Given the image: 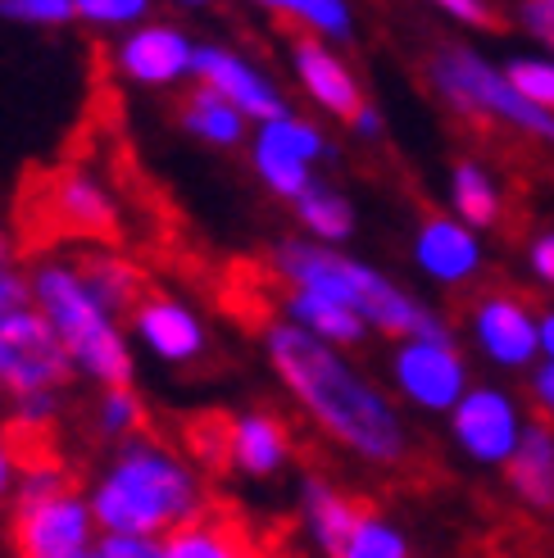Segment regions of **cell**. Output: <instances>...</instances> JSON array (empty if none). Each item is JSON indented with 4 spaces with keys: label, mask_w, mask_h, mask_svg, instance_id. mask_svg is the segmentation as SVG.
<instances>
[{
    "label": "cell",
    "mask_w": 554,
    "mask_h": 558,
    "mask_svg": "<svg viewBox=\"0 0 554 558\" xmlns=\"http://www.w3.org/2000/svg\"><path fill=\"white\" fill-rule=\"evenodd\" d=\"M264 354L277 381L287 386V396L310 413V423L332 445H341L346 454L373 468H400L409 459V432L400 409L350 359H341L337 345L282 318L264 327Z\"/></svg>",
    "instance_id": "obj_1"
},
{
    "label": "cell",
    "mask_w": 554,
    "mask_h": 558,
    "mask_svg": "<svg viewBox=\"0 0 554 558\" xmlns=\"http://www.w3.org/2000/svg\"><path fill=\"white\" fill-rule=\"evenodd\" d=\"M100 532L169 536L173 526L205 513V486L178 450L136 432L115 445L87 490Z\"/></svg>",
    "instance_id": "obj_2"
},
{
    "label": "cell",
    "mask_w": 554,
    "mask_h": 558,
    "mask_svg": "<svg viewBox=\"0 0 554 558\" xmlns=\"http://www.w3.org/2000/svg\"><path fill=\"white\" fill-rule=\"evenodd\" d=\"M268 264H273V272L282 277L287 287L341 300L369 327L386 331V337H396V341H409V337L455 341L446 318L423 310V304L413 300L409 291H400L392 277H382L369 264L341 255L337 245H323V241H277Z\"/></svg>",
    "instance_id": "obj_3"
},
{
    "label": "cell",
    "mask_w": 554,
    "mask_h": 558,
    "mask_svg": "<svg viewBox=\"0 0 554 558\" xmlns=\"http://www.w3.org/2000/svg\"><path fill=\"white\" fill-rule=\"evenodd\" d=\"M27 291L41 318L55 327V337L64 341L77 377L96 386H128L136 373L132 359V337L123 331V318L92 295L82 282L73 255H50L27 268Z\"/></svg>",
    "instance_id": "obj_4"
},
{
    "label": "cell",
    "mask_w": 554,
    "mask_h": 558,
    "mask_svg": "<svg viewBox=\"0 0 554 558\" xmlns=\"http://www.w3.org/2000/svg\"><path fill=\"white\" fill-rule=\"evenodd\" d=\"M96 541L100 522L87 490H77L55 459H23L10 499L14 558H77Z\"/></svg>",
    "instance_id": "obj_5"
},
{
    "label": "cell",
    "mask_w": 554,
    "mask_h": 558,
    "mask_svg": "<svg viewBox=\"0 0 554 558\" xmlns=\"http://www.w3.org/2000/svg\"><path fill=\"white\" fill-rule=\"evenodd\" d=\"M427 87L446 100L455 114L509 128L518 136H532L541 146H554V114L522 96L505 69H495L491 60L473 46H436L427 54Z\"/></svg>",
    "instance_id": "obj_6"
},
{
    "label": "cell",
    "mask_w": 554,
    "mask_h": 558,
    "mask_svg": "<svg viewBox=\"0 0 554 558\" xmlns=\"http://www.w3.org/2000/svg\"><path fill=\"white\" fill-rule=\"evenodd\" d=\"M73 377V359L37 304L0 318V396L23 400L37 390H69Z\"/></svg>",
    "instance_id": "obj_7"
},
{
    "label": "cell",
    "mask_w": 554,
    "mask_h": 558,
    "mask_svg": "<svg viewBox=\"0 0 554 558\" xmlns=\"http://www.w3.org/2000/svg\"><path fill=\"white\" fill-rule=\"evenodd\" d=\"M327 155V136L310 119H268L251 136V163L260 182L277 201H296L304 186H314V163Z\"/></svg>",
    "instance_id": "obj_8"
},
{
    "label": "cell",
    "mask_w": 554,
    "mask_h": 558,
    "mask_svg": "<svg viewBox=\"0 0 554 558\" xmlns=\"http://www.w3.org/2000/svg\"><path fill=\"white\" fill-rule=\"evenodd\" d=\"M392 381L400 400L423 413H450L468 390V359L455 341H423L409 337L392 354Z\"/></svg>",
    "instance_id": "obj_9"
},
{
    "label": "cell",
    "mask_w": 554,
    "mask_h": 558,
    "mask_svg": "<svg viewBox=\"0 0 554 558\" xmlns=\"http://www.w3.org/2000/svg\"><path fill=\"white\" fill-rule=\"evenodd\" d=\"M191 64H196V41H191L178 23L146 19V23L128 27V33H119L115 73L123 82H132V87L169 92L191 77Z\"/></svg>",
    "instance_id": "obj_10"
},
{
    "label": "cell",
    "mask_w": 554,
    "mask_h": 558,
    "mask_svg": "<svg viewBox=\"0 0 554 558\" xmlns=\"http://www.w3.org/2000/svg\"><path fill=\"white\" fill-rule=\"evenodd\" d=\"M522 423L528 417L518 413L514 396L501 386H468L459 404L450 409L455 445L473 463H486V468H505V459L514 454V445L522 436Z\"/></svg>",
    "instance_id": "obj_11"
},
{
    "label": "cell",
    "mask_w": 554,
    "mask_h": 558,
    "mask_svg": "<svg viewBox=\"0 0 554 558\" xmlns=\"http://www.w3.org/2000/svg\"><path fill=\"white\" fill-rule=\"evenodd\" d=\"M468 327L495 368H532L541 359V310L514 291H482L468 310Z\"/></svg>",
    "instance_id": "obj_12"
},
{
    "label": "cell",
    "mask_w": 554,
    "mask_h": 558,
    "mask_svg": "<svg viewBox=\"0 0 554 558\" xmlns=\"http://www.w3.org/2000/svg\"><path fill=\"white\" fill-rule=\"evenodd\" d=\"M128 337L150 359L173 364V368L196 364V359H205V350H209V331H205L201 314L191 310V304H182L178 295H164V291H146L132 304Z\"/></svg>",
    "instance_id": "obj_13"
},
{
    "label": "cell",
    "mask_w": 554,
    "mask_h": 558,
    "mask_svg": "<svg viewBox=\"0 0 554 558\" xmlns=\"http://www.w3.org/2000/svg\"><path fill=\"white\" fill-rule=\"evenodd\" d=\"M41 201H46V218L64 236H82V241L105 245L109 236L119 232V201H115V191H109L92 169H82V163L55 173L46 182V191H41Z\"/></svg>",
    "instance_id": "obj_14"
},
{
    "label": "cell",
    "mask_w": 554,
    "mask_h": 558,
    "mask_svg": "<svg viewBox=\"0 0 554 558\" xmlns=\"http://www.w3.org/2000/svg\"><path fill=\"white\" fill-rule=\"evenodd\" d=\"M191 77H196L201 87L218 92L224 100H232L251 123H268V119L291 114L282 92H277L251 60H241V54L228 50V46H196V64H191Z\"/></svg>",
    "instance_id": "obj_15"
},
{
    "label": "cell",
    "mask_w": 554,
    "mask_h": 558,
    "mask_svg": "<svg viewBox=\"0 0 554 558\" xmlns=\"http://www.w3.org/2000/svg\"><path fill=\"white\" fill-rule=\"evenodd\" d=\"M413 264L441 287H463L482 272V241L455 214H427L413 232Z\"/></svg>",
    "instance_id": "obj_16"
},
{
    "label": "cell",
    "mask_w": 554,
    "mask_h": 558,
    "mask_svg": "<svg viewBox=\"0 0 554 558\" xmlns=\"http://www.w3.org/2000/svg\"><path fill=\"white\" fill-rule=\"evenodd\" d=\"M291 69L300 77L304 96H310L318 109H327L332 119H354L359 105H364V92H359V77L350 73V64L341 54H332L323 37L314 33H300L291 41Z\"/></svg>",
    "instance_id": "obj_17"
},
{
    "label": "cell",
    "mask_w": 554,
    "mask_h": 558,
    "mask_svg": "<svg viewBox=\"0 0 554 558\" xmlns=\"http://www.w3.org/2000/svg\"><path fill=\"white\" fill-rule=\"evenodd\" d=\"M291 459V432L277 413L251 409L228 417V468L241 477H273Z\"/></svg>",
    "instance_id": "obj_18"
},
{
    "label": "cell",
    "mask_w": 554,
    "mask_h": 558,
    "mask_svg": "<svg viewBox=\"0 0 554 558\" xmlns=\"http://www.w3.org/2000/svg\"><path fill=\"white\" fill-rule=\"evenodd\" d=\"M505 482L528 509H554V423L528 417L514 454L505 459Z\"/></svg>",
    "instance_id": "obj_19"
},
{
    "label": "cell",
    "mask_w": 554,
    "mask_h": 558,
    "mask_svg": "<svg viewBox=\"0 0 554 558\" xmlns=\"http://www.w3.org/2000/svg\"><path fill=\"white\" fill-rule=\"evenodd\" d=\"M300 505H304V526H310L314 545L327 554V558H341L354 522L364 518V505L354 495L337 490L327 477H304L300 482Z\"/></svg>",
    "instance_id": "obj_20"
},
{
    "label": "cell",
    "mask_w": 554,
    "mask_h": 558,
    "mask_svg": "<svg viewBox=\"0 0 554 558\" xmlns=\"http://www.w3.org/2000/svg\"><path fill=\"white\" fill-rule=\"evenodd\" d=\"M73 264L82 272V282L92 287V295L105 304V310H115L119 318H128L132 304L146 295L142 268H136L128 255H119V250H109V245L82 250V255H73Z\"/></svg>",
    "instance_id": "obj_21"
},
{
    "label": "cell",
    "mask_w": 554,
    "mask_h": 558,
    "mask_svg": "<svg viewBox=\"0 0 554 558\" xmlns=\"http://www.w3.org/2000/svg\"><path fill=\"white\" fill-rule=\"evenodd\" d=\"M287 318L304 331H314L318 341L337 345V350H350L369 337V323L359 318L350 304L332 300V295H318V291H296L287 287Z\"/></svg>",
    "instance_id": "obj_22"
},
{
    "label": "cell",
    "mask_w": 554,
    "mask_h": 558,
    "mask_svg": "<svg viewBox=\"0 0 554 558\" xmlns=\"http://www.w3.org/2000/svg\"><path fill=\"white\" fill-rule=\"evenodd\" d=\"M178 123H182L186 136H196V142H205L214 150H232V146L245 142V123L251 119H245L232 100H224L218 92H209L196 82L178 105Z\"/></svg>",
    "instance_id": "obj_23"
},
{
    "label": "cell",
    "mask_w": 554,
    "mask_h": 558,
    "mask_svg": "<svg viewBox=\"0 0 554 558\" xmlns=\"http://www.w3.org/2000/svg\"><path fill=\"white\" fill-rule=\"evenodd\" d=\"M164 549H169V558H260L241 526H232V518H214L209 509L173 526L164 536Z\"/></svg>",
    "instance_id": "obj_24"
},
{
    "label": "cell",
    "mask_w": 554,
    "mask_h": 558,
    "mask_svg": "<svg viewBox=\"0 0 554 558\" xmlns=\"http://www.w3.org/2000/svg\"><path fill=\"white\" fill-rule=\"evenodd\" d=\"M450 209L473 232L501 222V186H495V178L482 169V163H473V159L455 163V173H450Z\"/></svg>",
    "instance_id": "obj_25"
},
{
    "label": "cell",
    "mask_w": 554,
    "mask_h": 558,
    "mask_svg": "<svg viewBox=\"0 0 554 558\" xmlns=\"http://www.w3.org/2000/svg\"><path fill=\"white\" fill-rule=\"evenodd\" d=\"M296 218H300V228L310 232V241H323V245H341L350 232H354V209L341 191H332L323 182L314 186H304L296 195Z\"/></svg>",
    "instance_id": "obj_26"
},
{
    "label": "cell",
    "mask_w": 554,
    "mask_h": 558,
    "mask_svg": "<svg viewBox=\"0 0 554 558\" xmlns=\"http://www.w3.org/2000/svg\"><path fill=\"white\" fill-rule=\"evenodd\" d=\"M260 10L300 23L304 33H314L323 41H350L354 37V14L350 0H255Z\"/></svg>",
    "instance_id": "obj_27"
},
{
    "label": "cell",
    "mask_w": 554,
    "mask_h": 558,
    "mask_svg": "<svg viewBox=\"0 0 554 558\" xmlns=\"http://www.w3.org/2000/svg\"><path fill=\"white\" fill-rule=\"evenodd\" d=\"M92 423H96V436L115 440V445L146 427V404L132 390V381L128 386H100V400H96Z\"/></svg>",
    "instance_id": "obj_28"
},
{
    "label": "cell",
    "mask_w": 554,
    "mask_h": 558,
    "mask_svg": "<svg viewBox=\"0 0 554 558\" xmlns=\"http://www.w3.org/2000/svg\"><path fill=\"white\" fill-rule=\"evenodd\" d=\"M341 558H409V541H405L400 526H392L382 513L364 509V518L354 522Z\"/></svg>",
    "instance_id": "obj_29"
},
{
    "label": "cell",
    "mask_w": 554,
    "mask_h": 558,
    "mask_svg": "<svg viewBox=\"0 0 554 558\" xmlns=\"http://www.w3.org/2000/svg\"><path fill=\"white\" fill-rule=\"evenodd\" d=\"M155 0H73V19L87 23L92 33H128L146 23Z\"/></svg>",
    "instance_id": "obj_30"
},
{
    "label": "cell",
    "mask_w": 554,
    "mask_h": 558,
    "mask_svg": "<svg viewBox=\"0 0 554 558\" xmlns=\"http://www.w3.org/2000/svg\"><path fill=\"white\" fill-rule=\"evenodd\" d=\"M0 19L19 23V27H69L73 19V0H0Z\"/></svg>",
    "instance_id": "obj_31"
},
{
    "label": "cell",
    "mask_w": 554,
    "mask_h": 558,
    "mask_svg": "<svg viewBox=\"0 0 554 558\" xmlns=\"http://www.w3.org/2000/svg\"><path fill=\"white\" fill-rule=\"evenodd\" d=\"M505 73L532 105H541L554 114V60H509Z\"/></svg>",
    "instance_id": "obj_32"
},
{
    "label": "cell",
    "mask_w": 554,
    "mask_h": 558,
    "mask_svg": "<svg viewBox=\"0 0 554 558\" xmlns=\"http://www.w3.org/2000/svg\"><path fill=\"white\" fill-rule=\"evenodd\" d=\"M10 404H14V423L23 432H46L64 409V390H37V396H23Z\"/></svg>",
    "instance_id": "obj_33"
},
{
    "label": "cell",
    "mask_w": 554,
    "mask_h": 558,
    "mask_svg": "<svg viewBox=\"0 0 554 558\" xmlns=\"http://www.w3.org/2000/svg\"><path fill=\"white\" fill-rule=\"evenodd\" d=\"M33 304V291H27V272L19 264H0V318Z\"/></svg>",
    "instance_id": "obj_34"
},
{
    "label": "cell",
    "mask_w": 554,
    "mask_h": 558,
    "mask_svg": "<svg viewBox=\"0 0 554 558\" xmlns=\"http://www.w3.org/2000/svg\"><path fill=\"white\" fill-rule=\"evenodd\" d=\"M528 268H532V277H537L541 287L554 291V228L550 232H537L528 241Z\"/></svg>",
    "instance_id": "obj_35"
},
{
    "label": "cell",
    "mask_w": 554,
    "mask_h": 558,
    "mask_svg": "<svg viewBox=\"0 0 554 558\" xmlns=\"http://www.w3.org/2000/svg\"><path fill=\"white\" fill-rule=\"evenodd\" d=\"M441 14H450L455 23H468V27H491L495 14L486 10V0H432Z\"/></svg>",
    "instance_id": "obj_36"
},
{
    "label": "cell",
    "mask_w": 554,
    "mask_h": 558,
    "mask_svg": "<svg viewBox=\"0 0 554 558\" xmlns=\"http://www.w3.org/2000/svg\"><path fill=\"white\" fill-rule=\"evenodd\" d=\"M19 468H23L19 450L10 445V436L0 432V509H10V499H14V482H19Z\"/></svg>",
    "instance_id": "obj_37"
},
{
    "label": "cell",
    "mask_w": 554,
    "mask_h": 558,
    "mask_svg": "<svg viewBox=\"0 0 554 558\" xmlns=\"http://www.w3.org/2000/svg\"><path fill=\"white\" fill-rule=\"evenodd\" d=\"M532 404H537L541 417H550V423H554V364H550V359H545V364H537V373H532Z\"/></svg>",
    "instance_id": "obj_38"
},
{
    "label": "cell",
    "mask_w": 554,
    "mask_h": 558,
    "mask_svg": "<svg viewBox=\"0 0 554 558\" xmlns=\"http://www.w3.org/2000/svg\"><path fill=\"white\" fill-rule=\"evenodd\" d=\"M350 128H354L359 136H382V109L364 100V105H359V114L350 119Z\"/></svg>",
    "instance_id": "obj_39"
},
{
    "label": "cell",
    "mask_w": 554,
    "mask_h": 558,
    "mask_svg": "<svg viewBox=\"0 0 554 558\" xmlns=\"http://www.w3.org/2000/svg\"><path fill=\"white\" fill-rule=\"evenodd\" d=\"M541 359L554 364V310H541Z\"/></svg>",
    "instance_id": "obj_40"
},
{
    "label": "cell",
    "mask_w": 554,
    "mask_h": 558,
    "mask_svg": "<svg viewBox=\"0 0 554 558\" xmlns=\"http://www.w3.org/2000/svg\"><path fill=\"white\" fill-rule=\"evenodd\" d=\"M0 264H14V236L5 222H0Z\"/></svg>",
    "instance_id": "obj_41"
},
{
    "label": "cell",
    "mask_w": 554,
    "mask_h": 558,
    "mask_svg": "<svg viewBox=\"0 0 554 558\" xmlns=\"http://www.w3.org/2000/svg\"><path fill=\"white\" fill-rule=\"evenodd\" d=\"M77 558H115V554H109V549H105V545H100V541H96V545H92V549H82V554H77Z\"/></svg>",
    "instance_id": "obj_42"
},
{
    "label": "cell",
    "mask_w": 554,
    "mask_h": 558,
    "mask_svg": "<svg viewBox=\"0 0 554 558\" xmlns=\"http://www.w3.org/2000/svg\"><path fill=\"white\" fill-rule=\"evenodd\" d=\"M173 5H186V10H201V5H209V0H173Z\"/></svg>",
    "instance_id": "obj_43"
},
{
    "label": "cell",
    "mask_w": 554,
    "mask_h": 558,
    "mask_svg": "<svg viewBox=\"0 0 554 558\" xmlns=\"http://www.w3.org/2000/svg\"><path fill=\"white\" fill-rule=\"evenodd\" d=\"M545 5H554V0H545Z\"/></svg>",
    "instance_id": "obj_44"
}]
</instances>
